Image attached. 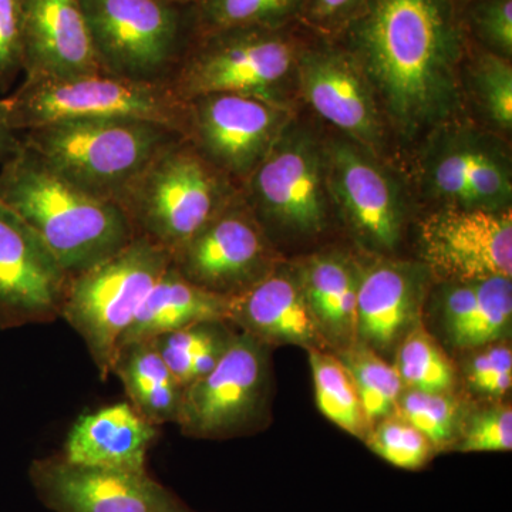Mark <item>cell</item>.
<instances>
[{
  "label": "cell",
  "instance_id": "6da1fadb",
  "mask_svg": "<svg viewBox=\"0 0 512 512\" xmlns=\"http://www.w3.org/2000/svg\"><path fill=\"white\" fill-rule=\"evenodd\" d=\"M467 0H366L342 29V47L403 128L446 117L466 53Z\"/></svg>",
  "mask_w": 512,
  "mask_h": 512
},
{
  "label": "cell",
  "instance_id": "7a4b0ae2",
  "mask_svg": "<svg viewBox=\"0 0 512 512\" xmlns=\"http://www.w3.org/2000/svg\"><path fill=\"white\" fill-rule=\"evenodd\" d=\"M0 202L36 232L70 276L136 238L119 204L70 184L22 143L0 164Z\"/></svg>",
  "mask_w": 512,
  "mask_h": 512
},
{
  "label": "cell",
  "instance_id": "3957f363",
  "mask_svg": "<svg viewBox=\"0 0 512 512\" xmlns=\"http://www.w3.org/2000/svg\"><path fill=\"white\" fill-rule=\"evenodd\" d=\"M19 136L64 180L116 204L161 150L184 137L163 124L130 119L57 121Z\"/></svg>",
  "mask_w": 512,
  "mask_h": 512
},
{
  "label": "cell",
  "instance_id": "277c9868",
  "mask_svg": "<svg viewBox=\"0 0 512 512\" xmlns=\"http://www.w3.org/2000/svg\"><path fill=\"white\" fill-rule=\"evenodd\" d=\"M235 198L227 175L180 137L153 158L117 204L136 237L173 256Z\"/></svg>",
  "mask_w": 512,
  "mask_h": 512
},
{
  "label": "cell",
  "instance_id": "5b68a950",
  "mask_svg": "<svg viewBox=\"0 0 512 512\" xmlns=\"http://www.w3.org/2000/svg\"><path fill=\"white\" fill-rule=\"evenodd\" d=\"M10 126L22 133L57 121L130 119L187 133L188 104L170 83L138 82L109 72L69 77H23L3 97Z\"/></svg>",
  "mask_w": 512,
  "mask_h": 512
},
{
  "label": "cell",
  "instance_id": "8992f818",
  "mask_svg": "<svg viewBox=\"0 0 512 512\" xmlns=\"http://www.w3.org/2000/svg\"><path fill=\"white\" fill-rule=\"evenodd\" d=\"M170 264L168 252L136 237L100 264L70 276L60 319L82 338L103 382L111 376L121 338Z\"/></svg>",
  "mask_w": 512,
  "mask_h": 512
},
{
  "label": "cell",
  "instance_id": "52a82bcc",
  "mask_svg": "<svg viewBox=\"0 0 512 512\" xmlns=\"http://www.w3.org/2000/svg\"><path fill=\"white\" fill-rule=\"evenodd\" d=\"M295 26L197 33L168 83L184 101L231 93L276 103V87L308 45L295 35Z\"/></svg>",
  "mask_w": 512,
  "mask_h": 512
},
{
  "label": "cell",
  "instance_id": "ba28073f",
  "mask_svg": "<svg viewBox=\"0 0 512 512\" xmlns=\"http://www.w3.org/2000/svg\"><path fill=\"white\" fill-rule=\"evenodd\" d=\"M104 72L170 82L197 35L194 8L164 0H79Z\"/></svg>",
  "mask_w": 512,
  "mask_h": 512
},
{
  "label": "cell",
  "instance_id": "9c48e42d",
  "mask_svg": "<svg viewBox=\"0 0 512 512\" xmlns=\"http://www.w3.org/2000/svg\"><path fill=\"white\" fill-rule=\"evenodd\" d=\"M266 387V345L238 329L217 365L185 387L175 424L194 439L245 433L261 417Z\"/></svg>",
  "mask_w": 512,
  "mask_h": 512
},
{
  "label": "cell",
  "instance_id": "30bf717a",
  "mask_svg": "<svg viewBox=\"0 0 512 512\" xmlns=\"http://www.w3.org/2000/svg\"><path fill=\"white\" fill-rule=\"evenodd\" d=\"M28 477L52 512H194L144 470L83 466L62 454L35 458Z\"/></svg>",
  "mask_w": 512,
  "mask_h": 512
},
{
  "label": "cell",
  "instance_id": "8fae6325",
  "mask_svg": "<svg viewBox=\"0 0 512 512\" xmlns=\"http://www.w3.org/2000/svg\"><path fill=\"white\" fill-rule=\"evenodd\" d=\"M187 104L185 138L229 180L247 183L281 136L284 111L278 103L217 93L195 97Z\"/></svg>",
  "mask_w": 512,
  "mask_h": 512
},
{
  "label": "cell",
  "instance_id": "7c38bea8",
  "mask_svg": "<svg viewBox=\"0 0 512 512\" xmlns=\"http://www.w3.org/2000/svg\"><path fill=\"white\" fill-rule=\"evenodd\" d=\"M171 265L192 284L227 299L272 269L264 229L241 198L175 252Z\"/></svg>",
  "mask_w": 512,
  "mask_h": 512
},
{
  "label": "cell",
  "instance_id": "4fadbf2b",
  "mask_svg": "<svg viewBox=\"0 0 512 512\" xmlns=\"http://www.w3.org/2000/svg\"><path fill=\"white\" fill-rule=\"evenodd\" d=\"M69 279L45 242L0 202V330L60 319Z\"/></svg>",
  "mask_w": 512,
  "mask_h": 512
},
{
  "label": "cell",
  "instance_id": "5bb4252c",
  "mask_svg": "<svg viewBox=\"0 0 512 512\" xmlns=\"http://www.w3.org/2000/svg\"><path fill=\"white\" fill-rule=\"evenodd\" d=\"M421 251L436 274L450 281L511 278V212L447 208L421 225Z\"/></svg>",
  "mask_w": 512,
  "mask_h": 512
},
{
  "label": "cell",
  "instance_id": "9a60e30c",
  "mask_svg": "<svg viewBox=\"0 0 512 512\" xmlns=\"http://www.w3.org/2000/svg\"><path fill=\"white\" fill-rule=\"evenodd\" d=\"M252 214L299 232L325 225L322 171L315 147L302 138L278 137L247 180Z\"/></svg>",
  "mask_w": 512,
  "mask_h": 512
},
{
  "label": "cell",
  "instance_id": "2e32d148",
  "mask_svg": "<svg viewBox=\"0 0 512 512\" xmlns=\"http://www.w3.org/2000/svg\"><path fill=\"white\" fill-rule=\"evenodd\" d=\"M296 67L306 99L323 119L362 143H376L380 136L376 104L365 74L345 47L323 37L316 45H306Z\"/></svg>",
  "mask_w": 512,
  "mask_h": 512
},
{
  "label": "cell",
  "instance_id": "e0dca14e",
  "mask_svg": "<svg viewBox=\"0 0 512 512\" xmlns=\"http://www.w3.org/2000/svg\"><path fill=\"white\" fill-rule=\"evenodd\" d=\"M23 77L101 72L79 0H23Z\"/></svg>",
  "mask_w": 512,
  "mask_h": 512
},
{
  "label": "cell",
  "instance_id": "ac0fdd59",
  "mask_svg": "<svg viewBox=\"0 0 512 512\" xmlns=\"http://www.w3.org/2000/svg\"><path fill=\"white\" fill-rule=\"evenodd\" d=\"M228 322L264 345L320 349L325 340L301 281L279 269H271L244 292L229 298Z\"/></svg>",
  "mask_w": 512,
  "mask_h": 512
},
{
  "label": "cell",
  "instance_id": "d6986e66",
  "mask_svg": "<svg viewBox=\"0 0 512 512\" xmlns=\"http://www.w3.org/2000/svg\"><path fill=\"white\" fill-rule=\"evenodd\" d=\"M329 181L353 227L379 248L400 237L402 210L392 181L356 148L336 144L330 151Z\"/></svg>",
  "mask_w": 512,
  "mask_h": 512
},
{
  "label": "cell",
  "instance_id": "ffe728a7",
  "mask_svg": "<svg viewBox=\"0 0 512 512\" xmlns=\"http://www.w3.org/2000/svg\"><path fill=\"white\" fill-rule=\"evenodd\" d=\"M160 427L128 402L84 413L70 427L62 450L67 461L83 466L144 470Z\"/></svg>",
  "mask_w": 512,
  "mask_h": 512
},
{
  "label": "cell",
  "instance_id": "44dd1931",
  "mask_svg": "<svg viewBox=\"0 0 512 512\" xmlns=\"http://www.w3.org/2000/svg\"><path fill=\"white\" fill-rule=\"evenodd\" d=\"M413 272L397 264H379L357 274L356 336L377 350H389L412 328L419 306Z\"/></svg>",
  "mask_w": 512,
  "mask_h": 512
},
{
  "label": "cell",
  "instance_id": "7402d4cb",
  "mask_svg": "<svg viewBox=\"0 0 512 512\" xmlns=\"http://www.w3.org/2000/svg\"><path fill=\"white\" fill-rule=\"evenodd\" d=\"M228 311L229 299L192 284L170 264L141 303L136 318L120 340L119 349L130 343L154 340L194 323L228 320Z\"/></svg>",
  "mask_w": 512,
  "mask_h": 512
},
{
  "label": "cell",
  "instance_id": "603a6c76",
  "mask_svg": "<svg viewBox=\"0 0 512 512\" xmlns=\"http://www.w3.org/2000/svg\"><path fill=\"white\" fill-rule=\"evenodd\" d=\"M431 184L441 197L461 208L495 210L511 197L507 165L484 147L461 144L444 151L433 168Z\"/></svg>",
  "mask_w": 512,
  "mask_h": 512
},
{
  "label": "cell",
  "instance_id": "cb8c5ba5",
  "mask_svg": "<svg viewBox=\"0 0 512 512\" xmlns=\"http://www.w3.org/2000/svg\"><path fill=\"white\" fill-rule=\"evenodd\" d=\"M111 375L119 377L127 402L144 419L158 427L175 424L184 387L165 365L153 340L120 348Z\"/></svg>",
  "mask_w": 512,
  "mask_h": 512
},
{
  "label": "cell",
  "instance_id": "d4e9b609",
  "mask_svg": "<svg viewBox=\"0 0 512 512\" xmlns=\"http://www.w3.org/2000/svg\"><path fill=\"white\" fill-rule=\"evenodd\" d=\"M301 284L323 336L356 342V272L336 256H318L306 265Z\"/></svg>",
  "mask_w": 512,
  "mask_h": 512
},
{
  "label": "cell",
  "instance_id": "484cf974",
  "mask_svg": "<svg viewBox=\"0 0 512 512\" xmlns=\"http://www.w3.org/2000/svg\"><path fill=\"white\" fill-rule=\"evenodd\" d=\"M235 329L228 320H210L165 333L153 342L165 365L185 389L217 365L234 338Z\"/></svg>",
  "mask_w": 512,
  "mask_h": 512
},
{
  "label": "cell",
  "instance_id": "4316f807",
  "mask_svg": "<svg viewBox=\"0 0 512 512\" xmlns=\"http://www.w3.org/2000/svg\"><path fill=\"white\" fill-rule=\"evenodd\" d=\"M309 362L320 413L346 433L365 439L369 423L348 367L318 348L309 349Z\"/></svg>",
  "mask_w": 512,
  "mask_h": 512
},
{
  "label": "cell",
  "instance_id": "83f0119b",
  "mask_svg": "<svg viewBox=\"0 0 512 512\" xmlns=\"http://www.w3.org/2000/svg\"><path fill=\"white\" fill-rule=\"evenodd\" d=\"M306 0H200L197 33L229 28H284L302 22Z\"/></svg>",
  "mask_w": 512,
  "mask_h": 512
},
{
  "label": "cell",
  "instance_id": "f1b7e54d",
  "mask_svg": "<svg viewBox=\"0 0 512 512\" xmlns=\"http://www.w3.org/2000/svg\"><path fill=\"white\" fill-rule=\"evenodd\" d=\"M339 359L356 384L367 423L389 416L404 389L396 367L362 342L350 343Z\"/></svg>",
  "mask_w": 512,
  "mask_h": 512
},
{
  "label": "cell",
  "instance_id": "f546056e",
  "mask_svg": "<svg viewBox=\"0 0 512 512\" xmlns=\"http://www.w3.org/2000/svg\"><path fill=\"white\" fill-rule=\"evenodd\" d=\"M394 367L404 389L450 393L456 380L450 359L421 323L412 326L404 336Z\"/></svg>",
  "mask_w": 512,
  "mask_h": 512
},
{
  "label": "cell",
  "instance_id": "4dcf8cb0",
  "mask_svg": "<svg viewBox=\"0 0 512 512\" xmlns=\"http://www.w3.org/2000/svg\"><path fill=\"white\" fill-rule=\"evenodd\" d=\"M476 301L466 325L453 339L458 348L474 349L503 339L512 318L511 278H490L474 282Z\"/></svg>",
  "mask_w": 512,
  "mask_h": 512
},
{
  "label": "cell",
  "instance_id": "1f68e13d",
  "mask_svg": "<svg viewBox=\"0 0 512 512\" xmlns=\"http://www.w3.org/2000/svg\"><path fill=\"white\" fill-rule=\"evenodd\" d=\"M396 409L399 417L419 430L434 450L446 447L456 437L458 404L450 393L403 389Z\"/></svg>",
  "mask_w": 512,
  "mask_h": 512
},
{
  "label": "cell",
  "instance_id": "d6a6232c",
  "mask_svg": "<svg viewBox=\"0 0 512 512\" xmlns=\"http://www.w3.org/2000/svg\"><path fill=\"white\" fill-rule=\"evenodd\" d=\"M365 440L373 453L403 470H420L436 453L430 441L399 416L383 417Z\"/></svg>",
  "mask_w": 512,
  "mask_h": 512
},
{
  "label": "cell",
  "instance_id": "836d02e7",
  "mask_svg": "<svg viewBox=\"0 0 512 512\" xmlns=\"http://www.w3.org/2000/svg\"><path fill=\"white\" fill-rule=\"evenodd\" d=\"M464 19L468 35L476 33L495 55L511 56L512 0H467Z\"/></svg>",
  "mask_w": 512,
  "mask_h": 512
},
{
  "label": "cell",
  "instance_id": "e575fe53",
  "mask_svg": "<svg viewBox=\"0 0 512 512\" xmlns=\"http://www.w3.org/2000/svg\"><path fill=\"white\" fill-rule=\"evenodd\" d=\"M478 90L488 114L501 127L512 126V69L505 57L481 52L477 62Z\"/></svg>",
  "mask_w": 512,
  "mask_h": 512
},
{
  "label": "cell",
  "instance_id": "d590c367",
  "mask_svg": "<svg viewBox=\"0 0 512 512\" xmlns=\"http://www.w3.org/2000/svg\"><path fill=\"white\" fill-rule=\"evenodd\" d=\"M512 410L510 406H495L478 413L467 424L463 437L456 443L461 453H493L511 451Z\"/></svg>",
  "mask_w": 512,
  "mask_h": 512
},
{
  "label": "cell",
  "instance_id": "8d00e7d4",
  "mask_svg": "<svg viewBox=\"0 0 512 512\" xmlns=\"http://www.w3.org/2000/svg\"><path fill=\"white\" fill-rule=\"evenodd\" d=\"M467 382L471 389L487 396H503L511 389L512 352L510 346H487L468 360Z\"/></svg>",
  "mask_w": 512,
  "mask_h": 512
},
{
  "label": "cell",
  "instance_id": "74e56055",
  "mask_svg": "<svg viewBox=\"0 0 512 512\" xmlns=\"http://www.w3.org/2000/svg\"><path fill=\"white\" fill-rule=\"evenodd\" d=\"M23 0H0V93L9 92L23 74Z\"/></svg>",
  "mask_w": 512,
  "mask_h": 512
},
{
  "label": "cell",
  "instance_id": "f35d334b",
  "mask_svg": "<svg viewBox=\"0 0 512 512\" xmlns=\"http://www.w3.org/2000/svg\"><path fill=\"white\" fill-rule=\"evenodd\" d=\"M366 0H306L302 22L325 35H339Z\"/></svg>",
  "mask_w": 512,
  "mask_h": 512
},
{
  "label": "cell",
  "instance_id": "ab89813d",
  "mask_svg": "<svg viewBox=\"0 0 512 512\" xmlns=\"http://www.w3.org/2000/svg\"><path fill=\"white\" fill-rule=\"evenodd\" d=\"M19 147V133L10 126L5 100H3V97H0V164L9 160L18 151Z\"/></svg>",
  "mask_w": 512,
  "mask_h": 512
},
{
  "label": "cell",
  "instance_id": "60d3db41",
  "mask_svg": "<svg viewBox=\"0 0 512 512\" xmlns=\"http://www.w3.org/2000/svg\"><path fill=\"white\" fill-rule=\"evenodd\" d=\"M164 2H170L180 6H192V8H194L200 0H164Z\"/></svg>",
  "mask_w": 512,
  "mask_h": 512
}]
</instances>
